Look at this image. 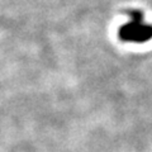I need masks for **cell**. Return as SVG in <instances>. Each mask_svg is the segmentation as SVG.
Instances as JSON below:
<instances>
[{
    "instance_id": "6da1fadb",
    "label": "cell",
    "mask_w": 152,
    "mask_h": 152,
    "mask_svg": "<svg viewBox=\"0 0 152 152\" xmlns=\"http://www.w3.org/2000/svg\"><path fill=\"white\" fill-rule=\"evenodd\" d=\"M132 20L123 26L119 31V36L124 41L146 42L152 37V27L142 23V14L140 12H132Z\"/></svg>"
}]
</instances>
